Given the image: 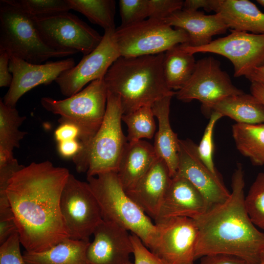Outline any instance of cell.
<instances>
[{
  "label": "cell",
  "instance_id": "6da1fadb",
  "mask_svg": "<svg viewBox=\"0 0 264 264\" xmlns=\"http://www.w3.org/2000/svg\"><path fill=\"white\" fill-rule=\"evenodd\" d=\"M69 174L49 161L33 162L9 180L5 193L26 251H44L69 238L60 206Z\"/></svg>",
  "mask_w": 264,
  "mask_h": 264
},
{
  "label": "cell",
  "instance_id": "7a4b0ae2",
  "mask_svg": "<svg viewBox=\"0 0 264 264\" xmlns=\"http://www.w3.org/2000/svg\"><path fill=\"white\" fill-rule=\"evenodd\" d=\"M244 179L242 165L238 163L232 176L229 198L195 220L198 231L196 260L224 254L259 264L264 249V233L256 227L246 211Z\"/></svg>",
  "mask_w": 264,
  "mask_h": 264
},
{
  "label": "cell",
  "instance_id": "3957f363",
  "mask_svg": "<svg viewBox=\"0 0 264 264\" xmlns=\"http://www.w3.org/2000/svg\"><path fill=\"white\" fill-rule=\"evenodd\" d=\"M164 56H120L109 68L104 80L108 90L119 97L123 114L176 95L164 78Z\"/></svg>",
  "mask_w": 264,
  "mask_h": 264
},
{
  "label": "cell",
  "instance_id": "277c9868",
  "mask_svg": "<svg viewBox=\"0 0 264 264\" xmlns=\"http://www.w3.org/2000/svg\"><path fill=\"white\" fill-rule=\"evenodd\" d=\"M87 180L98 201L103 220L131 231L151 250L157 237V226L127 195L117 172L87 177Z\"/></svg>",
  "mask_w": 264,
  "mask_h": 264
},
{
  "label": "cell",
  "instance_id": "5b68a950",
  "mask_svg": "<svg viewBox=\"0 0 264 264\" xmlns=\"http://www.w3.org/2000/svg\"><path fill=\"white\" fill-rule=\"evenodd\" d=\"M123 114L119 97L108 91L106 112L99 129L88 148L72 158L78 173L86 172L89 177L117 172L128 143L122 130Z\"/></svg>",
  "mask_w": 264,
  "mask_h": 264
},
{
  "label": "cell",
  "instance_id": "8992f818",
  "mask_svg": "<svg viewBox=\"0 0 264 264\" xmlns=\"http://www.w3.org/2000/svg\"><path fill=\"white\" fill-rule=\"evenodd\" d=\"M0 50L5 51L10 56L35 64L78 53L57 49L47 44L32 18L9 0H1L0 2Z\"/></svg>",
  "mask_w": 264,
  "mask_h": 264
},
{
  "label": "cell",
  "instance_id": "52a82bcc",
  "mask_svg": "<svg viewBox=\"0 0 264 264\" xmlns=\"http://www.w3.org/2000/svg\"><path fill=\"white\" fill-rule=\"evenodd\" d=\"M108 89L104 79L90 82L78 93L62 100L41 98L43 107L60 116L59 123H70L79 129L82 150L88 148L99 129L106 110Z\"/></svg>",
  "mask_w": 264,
  "mask_h": 264
},
{
  "label": "cell",
  "instance_id": "ba28073f",
  "mask_svg": "<svg viewBox=\"0 0 264 264\" xmlns=\"http://www.w3.org/2000/svg\"><path fill=\"white\" fill-rule=\"evenodd\" d=\"M114 39L120 56L136 57L164 53L173 47L188 44L187 32L174 29L163 21L148 18L114 31Z\"/></svg>",
  "mask_w": 264,
  "mask_h": 264
},
{
  "label": "cell",
  "instance_id": "9c48e42d",
  "mask_svg": "<svg viewBox=\"0 0 264 264\" xmlns=\"http://www.w3.org/2000/svg\"><path fill=\"white\" fill-rule=\"evenodd\" d=\"M60 206L69 238L89 241L103 219L98 201L88 182L70 174L62 190Z\"/></svg>",
  "mask_w": 264,
  "mask_h": 264
},
{
  "label": "cell",
  "instance_id": "30bf717a",
  "mask_svg": "<svg viewBox=\"0 0 264 264\" xmlns=\"http://www.w3.org/2000/svg\"><path fill=\"white\" fill-rule=\"evenodd\" d=\"M32 18L43 39L57 49L75 51L87 55L99 44L103 38L78 17L68 12Z\"/></svg>",
  "mask_w": 264,
  "mask_h": 264
},
{
  "label": "cell",
  "instance_id": "8fae6325",
  "mask_svg": "<svg viewBox=\"0 0 264 264\" xmlns=\"http://www.w3.org/2000/svg\"><path fill=\"white\" fill-rule=\"evenodd\" d=\"M243 93L233 84L227 73L221 70L220 61L209 56L196 62L192 76L176 96L184 102L199 101L201 109L207 113L210 107L220 100Z\"/></svg>",
  "mask_w": 264,
  "mask_h": 264
},
{
  "label": "cell",
  "instance_id": "7c38bea8",
  "mask_svg": "<svg viewBox=\"0 0 264 264\" xmlns=\"http://www.w3.org/2000/svg\"><path fill=\"white\" fill-rule=\"evenodd\" d=\"M227 36L212 41L209 44L192 47L181 44L186 51L213 53L228 59L234 66V76H246L255 67L264 65V34L231 29Z\"/></svg>",
  "mask_w": 264,
  "mask_h": 264
},
{
  "label": "cell",
  "instance_id": "4fadbf2b",
  "mask_svg": "<svg viewBox=\"0 0 264 264\" xmlns=\"http://www.w3.org/2000/svg\"><path fill=\"white\" fill-rule=\"evenodd\" d=\"M155 224L157 237L150 250L166 264H193L198 234L195 220L174 217Z\"/></svg>",
  "mask_w": 264,
  "mask_h": 264
},
{
  "label": "cell",
  "instance_id": "5bb4252c",
  "mask_svg": "<svg viewBox=\"0 0 264 264\" xmlns=\"http://www.w3.org/2000/svg\"><path fill=\"white\" fill-rule=\"evenodd\" d=\"M115 29L105 31L101 42L92 52L56 79L63 95L70 97L88 83L104 79L109 68L120 56L114 39Z\"/></svg>",
  "mask_w": 264,
  "mask_h": 264
},
{
  "label": "cell",
  "instance_id": "9a60e30c",
  "mask_svg": "<svg viewBox=\"0 0 264 264\" xmlns=\"http://www.w3.org/2000/svg\"><path fill=\"white\" fill-rule=\"evenodd\" d=\"M75 65L72 58L35 64L11 56L9 67L13 79L3 102L7 106L15 107L19 99L27 92L39 85L50 84L63 72Z\"/></svg>",
  "mask_w": 264,
  "mask_h": 264
},
{
  "label": "cell",
  "instance_id": "2e32d148",
  "mask_svg": "<svg viewBox=\"0 0 264 264\" xmlns=\"http://www.w3.org/2000/svg\"><path fill=\"white\" fill-rule=\"evenodd\" d=\"M197 146L189 139L179 140L176 174L189 180L204 197L211 208L225 202L230 193L219 176L212 173L200 159Z\"/></svg>",
  "mask_w": 264,
  "mask_h": 264
},
{
  "label": "cell",
  "instance_id": "e0dca14e",
  "mask_svg": "<svg viewBox=\"0 0 264 264\" xmlns=\"http://www.w3.org/2000/svg\"><path fill=\"white\" fill-rule=\"evenodd\" d=\"M86 256L88 264H126L133 253L131 235L118 224L103 220L95 227Z\"/></svg>",
  "mask_w": 264,
  "mask_h": 264
},
{
  "label": "cell",
  "instance_id": "ac0fdd59",
  "mask_svg": "<svg viewBox=\"0 0 264 264\" xmlns=\"http://www.w3.org/2000/svg\"><path fill=\"white\" fill-rule=\"evenodd\" d=\"M210 208L198 189L186 178L176 174L172 178L154 223L174 217L196 220Z\"/></svg>",
  "mask_w": 264,
  "mask_h": 264
},
{
  "label": "cell",
  "instance_id": "d6986e66",
  "mask_svg": "<svg viewBox=\"0 0 264 264\" xmlns=\"http://www.w3.org/2000/svg\"><path fill=\"white\" fill-rule=\"evenodd\" d=\"M172 178L165 162L157 157L136 184L125 192L150 218L155 220Z\"/></svg>",
  "mask_w": 264,
  "mask_h": 264
},
{
  "label": "cell",
  "instance_id": "ffe728a7",
  "mask_svg": "<svg viewBox=\"0 0 264 264\" xmlns=\"http://www.w3.org/2000/svg\"><path fill=\"white\" fill-rule=\"evenodd\" d=\"M163 21L185 31L189 38L186 45L192 47L207 45L212 41L213 36L224 34L229 29L219 13L205 15L200 11L183 8L175 12Z\"/></svg>",
  "mask_w": 264,
  "mask_h": 264
},
{
  "label": "cell",
  "instance_id": "44dd1931",
  "mask_svg": "<svg viewBox=\"0 0 264 264\" xmlns=\"http://www.w3.org/2000/svg\"><path fill=\"white\" fill-rule=\"evenodd\" d=\"M172 97H165L152 105L154 115L158 122V130L154 136V148L156 156L165 162L172 177L177 172L179 140L177 134L173 131L169 121Z\"/></svg>",
  "mask_w": 264,
  "mask_h": 264
},
{
  "label": "cell",
  "instance_id": "7402d4cb",
  "mask_svg": "<svg viewBox=\"0 0 264 264\" xmlns=\"http://www.w3.org/2000/svg\"><path fill=\"white\" fill-rule=\"evenodd\" d=\"M156 157L154 146L146 141L140 140L127 143L117 172L125 191L136 184Z\"/></svg>",
  "mask_w": 264,
  "mask_h": 264
},
{
  "label": "cell",
  "instance_id": "603a6c76",
  "mask_svg": "<svg viewBox=\"0 0 264 264\" xmlns=\"http://www.w3.org/2000/svg\"><path fill=\"white\" fill-rule=\"evenodd\" d=\"M219 13L229 28L264 34V13L248 0H220Z\"/></svg>",
  "mask_w": 264,
  "mask_h": 264
},
{
  "label": "cell",
  "instance_id": "cb8c5ba5",
  "mask_svg": "<svg viewBox=\"0 0 264 264\" xmlns=\"http://www.w3.org/2000/svg\"><path fill=\"white\" fill-rule=\"evenodd\" d=\"M216 112L238 123H264V104L252 94H242L223 98L213 104L207 113Z\"/></svg>",
  "mask_w": 264,
  "mask_h": 264
},
{
  "label": "cell",
  "instance_id": "d4e9b609",
  "mask_svg": "<svg viewBox=\"0 0 264 264\" xmlns=\"http://www.w3.org/2000/svg\"><path fill=\"white\" fill-rule=\"evenodd\" d=\"M89 243L68 238L44 251L25 250L22 256L26 264H88L86 253Z\"/></svg>",
  "mask_w": 264,
  "mask_h": 264
},
{
  "label": "cell",
  "instance_id": "484cf974",
  "mask_svg": "<svg viewBox=\"0 0 264 264\" xmlns=\"http://www.w3.org/2000/svg\"><path fill=\"white\" fill-rule=\"evenodd\" d=\"M194 54L185 50L181 44L164 52L163 69L169 88L180 89L192 76L196 65Z\"/></svg>",
  "mask_w": 264,
  "mask_h": 264
},
{
  "label": "cell",
  "instance_id": "4316f807",
  "mask_svg": "<svg viewBox=\"0 0 264 264\" xmlns=\"http://www.w3.org/2000/svg\"><path fill=\"white\" fill-rule=\"evenodd\" d=\"M232 136L236 147L254 165L264 164V123H238L232 126Z\"/></svg>",
  "mask_w": 264,
  "mask_h": 264
},
{
  "label": "cell",
  "instance_id": "83f0119b",
  "mask_svg": "<svg viewBox=\"0 0 264 264\" xmlns=\"http://www.w3.org/2000/svg\"><path fill=\"white\" fill-rule=\"evenodd\" d=\"M71 9L86 16L105 31L115 29V1L114 0H67Z\"/></svg>",
  "mask_w": 264,
  "mask_h": 264
},
{
  "label": "cell",
  "instance_id": "f1b7e54d",
  "mask_svg": "<svg viewBox=\"0 0 264 264\" xmlns=\"http://www.w3.org/2000/svg\"><path fill=\"white\" fill-rule=\"evenodd\" d=\"M15 107L5 105L0 100V149L13 152L20 147V141L27 132L20 130L25 120Z\"/></svg>",
  "mask_w": 264,
  "mask_h": 264
},
{
  "label": "cell",
  "instance_id": "f546056e",
  "mask_svg": "<svg viewBox=\"0 0 264 264\" xmlns=\"http://www.w3.org/2000/svg\"><path fill=\"white\" fill-rule=\"evenodd\" d=\"M151 106H144L130 113L123 114L122 120L128 127V142L143 138H153L156 129Z\"/></svg>",
  "mask_w": 264,
  "mask_h": 264
},
{
  "label": "cell",
  "instance_id": "4dcf8cb0",
  "mask_svg": "<svg viewBox=\"0 0 264 264\" xmlns=\"http://www.w3.org/2000/svg\"><path fill=\"white\" fill-rule=\"evenodd\" d=\"M245 206L253 223L264 230V173H259L244 199Z\"/></svg>",
  "mask_w": 264,
  "mask_h": 264
},
{
  "label": "cell",
  "instance_id": "1f68e13d",
  "mask_svg": "<svg viewBox=\"0 0 264 264\" xmlns=\"http://www.w3.org/2000/svg\"><path fill=\"white\" fill-rule=\"evenodd\" d=\"M31 17H38L68 12L67 0H9Z\"/></svg>",
  "mask_w": 264,
  "mask_h": 264
},
{
  "label": "cell",
  "instance_id": "d6a6232c",
  "mask_svg": "<svg viewBox=\"0 0 264 264\" xmlns=\"http://www.w3.org/2000/svg\"><path fill=\"white\" fill-rule=\"evenodd\" d=\"M222 116L219 113L212 112L206 126L201 140L197 146L198 155L210 171L215 175H218L215 167L213 155L214 144L213 140V131L217 122Z\"/></svg>",
  "mask_w": 264,
  "mask_h": 264
},
{
  "label": "cell",
  "instance_id": "836d02e7",
  "mask_svg": "<svg viewBox=\"0 0 264 264\" xmlns=\"http://www.w3.org/2000/svg\"><path fill=\"white\" fill-rule=\"evenodd\" d=\"M119 7L120 26L135 23L149 18L147 0H120Z\"/></svg>",
  "mask_w": 264,
  "mask_h": 264
},
{
  "label": "cell",
  "instance_id": "e575fe53",
  "mask_svg": "<svg viewBox=\"0 0 264 264\" xmlns=\"http://www.w3.org/2000/svg\"><path fill=\"white\" fill-rule=\"evenodd\" d=\"M16 233L18 230L7 196L0 197V244Z\"/></svg>",
  "mask_w": 264,
  "mask_h": 264
},
{
  "label": "cell",
  "instance_id": "d590c367",
  "mask_svg": "<svg viewBox=\"0 0 264 264\" xmlns=\"http://www.w3.org/2000/svg\"><path fill=\"white\" fill-rule=\"evenodd\" d=\"M23 167L14 157L13 152L0 149V195L6 194L9 180Z\"/></svg>",
  "mask_w": 264,
  "mask_h": 264
},
{
  "label": "cell",
  "instance_id": "8d00e7d4",
  "mask_svg": "<svg viewBox=\"0 0 264 264\" xmlns=\"http://www.w3.org/2000/svg\"><path fill=\"white\" fill-rule=\"evenodd\" d=\"M19 233L11 236L0 246V264H26L20 250Z\"/></svg>",
  "mask_w": 264,
  "mask_h": 264
},
{
  "label": "cell",
  "instance_id": "74e56055",
  "mask_svg": "<svg viewBox=\"0 0 264 264\" xmlns=\"http://www.w3.org/2000/svg\"><path fill=\"white\" fill-rule=\"evenodd\" d=\"M149 18L163 21L183 8L181 0H147Z\"/></svg>",
  "mask_w": 264,
  "mask_h": 264
},
{
  "label": "cell",
  "instance_id": "f35d334b",
  "mask_svg": "<svg viewBox=\"0 0 264 264\" xmlns=\"http://www.w3.org/2000/svg\"><path fill=\"white\" fill-rule=\"evenodd\" d=\"M131 239L134 259L133 264H166L149 250L136 235L132 234Z\"/></svg>",
  "mask_w": 264,
  "mask_h": 264
},
{
  "label": "cell",
  "instance_id": "ab89813d",
  "mask_svg": "<svg viewBox=\"0 0 264 264\" xmlns=\"http://www.w3.org/2000/svg\"><path fill=\"white\" fill-rule=\"evenodd\" d=\"M199 264H250L245 260L231 255L216 254L200 258Z\"/></svg>",
  "mask_w": 264,
  "mask_h": 264
},
{
  "label": "cell",
  "instance_id": "60d3db41",
  "mask_svg": "<svg viewBox=\"0 0 264 264\" xmlns=\"http://www.w3.org/2000/svg\"><path fill=\"white\" fill-rule=\"evenodd\" d=\"M54 134L56 140L60 142L69 140H79L80 132L79 129L74 124L64 123L57 127Z\"/></svg>",
  "mask_w": 264,
  "mask_h": 264
},
{
  "label": "cell",
  "instance_id": "b9f144b4",
  "mask_svg": "<svg viewBox=\"0 0 264 264\" xmlns=\"http://www.w3.org/2000/svg\"><path fill=\"white\" fill-rule=\"evenodd\" d=\"M10 56L5 51L0 50V87H9L13 76L9 70Z\"/></svg>",
  "mask_w": 264,
  "mask_h": 264
},
{
  "label": "cell",
  "instance_id": "7bdbcfd3",
  "mask_svg": "<svg viewBox=\"0 0 264 264\" xmlns=\"http://www.w3.org/2000/svg\"><path fill=\"white\" fill-rule=\"evenodd\" d=\"M57 149L59 154L65 158H73L82 149L83 145L78 139L58 142Z\"/></svg>",
  "mask_w": 264,
  "mask_h": 264
},
{
  "label": "cell",
  "instance_id": "ee69618b",
  "mask_svg": "<svg viewBox=\"0 0 264 264\" xmlns=\"http://www.w3.org/2000/svg\"><path fill=\"white\" fill-rule=\"evenodd\" d=\"M220 0H186L183 1V9L190 10H198L203 8L207 12H216Z\"/></svg>",
  "mask_w": 264,
  "mask_h": 264
},
{
  "label": "cell",
  "instance_id": "f6af8a7d",
  "mask_svg": "<svg viewBox=\"0 0 264 264\" xmlns=\"http://www.w3.org/2000/svg\"><path fill=\"white\" fill-rule=\"evenodd\" d=\"M245 77L251 82H257L264 85V65L255 67Z\"/></svg>",
  "mask_w": 264,
  "mask_h": 264
},
{
  "label": "cell",
  "instance_id": "bcb514c9",
  "mask_svg": "<svg viewBox=\"0 0 264 264\" xmlns=\"http://www.w3.org/2000/svg\"><path fill=\"white\" fill-rule=\"evenodd\" d=\"M250 91L252 95L264 104V85L257 82H251Z\"/></svg>",
  "mask_w": 264,
  "mask_h": 264
},
{
  "label": "cell",
  "instance_id": "7dc6e473",
  "mask_svg": "<svg viewBox=\"0 0 264 264\" xmlns=\"http://www.w3.org/2000/svg\"><path fill=\"white\" fill-rule=\"evenodd\" d=\"M259 264H264V249L261 253Z\"/></svg>",
  "mask_w": 264,
  "mask_h": 264
},
{
  "label": "cell",
  "instance_id": "c3c4849f",
  "mask_svg": "<svg viewBox=\"0 0 264 264\" xmlns=\"http://www.w3.org/2000/svg\"><path fill=\"white\" fill-rule=\"evenodd\" d=\"M257 1L262 6L264 7V0H257Z\"/></svg>",
  "mask_w": 264,
  "mask_h": 264
},
{
  "label": "cell",
  "instance_id": "681fc988",
  "mask_svg": "<svg viewBox=\"0 0 264 264\" xmlns=\"http://www.w3.org/2000/svg\"><path fill=\"white\" fill-rule=\"evenodd\" d=\"M133 264V263H132L130 261H129L127 264Z\"/></svg>",
  "mask_w": 264,
  "mask_h": 264
}]
</instances>
